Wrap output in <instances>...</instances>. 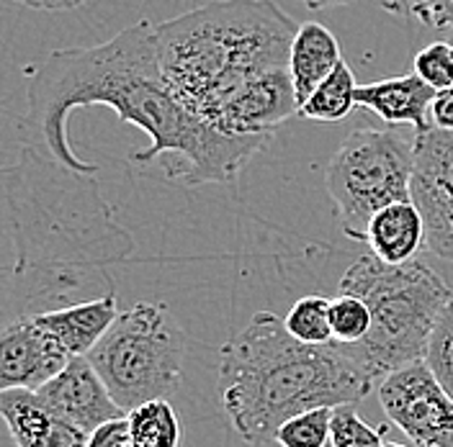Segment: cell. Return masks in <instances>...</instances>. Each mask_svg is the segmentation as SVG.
<instances>
[{
  "label": "cell",
  "instance_id": "8",
  "mask_svg": "<svg viewBox=\"0 0 453 447\" xmlns=\"http://www.w3.org/2000/svg\"><path fill=\"white\" fill-rule=\"evenodd\" d=\"M379 404L415 447H453V396L425 360L389 373L379 383Z\"/></svg>",
  "mask_w": 453,
  "mask_h": 447
},
{
  "label": "cell",
  "instance_id": "15",
  "mask_svg": "<svg viewBox=\"0 0 453 447\" xmlns=\"http://www.w3.org/2000/svg\"><path fill=\"white\" fill-rule=\"evenodd\" d=\"M340 62H342L340 44L330 28L314 21L299 27L291 44V55H288V75H291L299 109L311 93L335 72Z\"/></svg>",
  "mask_w": 453,
  "mask_h": 447
},
{
  "label": "cell",
  "instance_id": "20",
  "mask_svg": "<svg viewBox=\"0 0 453 447\" xmlns=\"http://www.w3.org/2000/svg\"><path fill=\"white\" fill-rule=\"evenodd\" d=\"M425 222V250L453 262V198L412 201Z\"/></svg>",
  "mask_w": 453,
  "mask_h": 447
},
{
  "label": "cell",
  "instance_id": "23",
  "mask_svg": "<svg viewBox=\"0 0 453 447\" xmlns=\"http://www.w3.org/2000/svg\"><path fill=\"white\" fill-rule=\"evenodd\" d=\"M330 324H333V342L358 345L366 339L371 330V311L361 299L340 293L338 299H333L330 307Z\"/></svg>",
  "mask_w": 453,
  "mask_h": 447
},
{
  "label": "cell",
  "instance_id": "35",
  "mask_svg": "<svg viewBox=\"0 0 453 447\" xmlns=\"http://www.w3.org/2000/svg\"><path fill=\"white\" fill-rule=\"evenodd\" d=\"M127 447H129V445H127Z\"/></svg>",
  "mask_w": 453,
  "mask_h": 447
},
{
  "label": "cell",
  "instance_id": "13",
  "mask_svg": "<svg viewBox=\"0 0 453 447\" xmlns=\"http://www.w3.org/2000/svg\"><path fill=\"white\" fill-rule=\"evenodd\" d=\"M438 90L425 85L415 72L387 78L379 83L358 85L356 90V103L366 109L373 116H379L384 124H412L418 134H425L433 129L430 109L435 101Z\"/></svg>",
  "mask_w": 453,
  "mask_h": 447
},
{
  "label": "cell",
  "instance_id": "22",
  "mask_svg": "<svg viewBox=\"0 0 453 447\" xmlns=\"http://www.w3.org/2000/svg\"><path fill=\"white\" fill-rule=\"evenodd\" d=\"M330 421H333V409H311L304 414H296L281 424L273 443H279L281 447H327Z\"/></svg>",
  "mask_w": 453,
  "mask_h": 447
},
{
  "label": "cell",
  "instance_id": "26",
  "mask_svg": "<svg viewBox=\"0 0 453 447\" xmlns=\"http://www.w3.org/2000/svg\"><path fill=\"white\" fill-rule=\"evenodd\" d=\"M387 13L412 19L427 28H446L453 24L451 0H376Z\"/></svg>",
  "mask_w": 453,
  "mask_h": 447
},
{
  "label": "cell",
  "instance_id": "1",
  "mask_svg": "<svg viewBox=\"0 0 453 447\" xmlns=\"http://www.w3.org/2000/svg\"><path fill=\"white\" fill-rule=\"evenodd\" d=\"M109 106L124 124L150 137L132 155L150 165L165 160L168 178L188 186L229 183L271 137H226L198 121L163 75L155 24L137 21L104 44L57 49L34 72L21 118L24 149L65 168L96 175L98 165L78 157L67 140V116L75 109Z\"/></svg>",
  "mask_w": 453,
  "mask_h": 447
},
{
  "label": "cell",
  "instance_id": "6",
  "mask_svg": "<svg viewBox=\"0 0 453 447\" xmlns=\"http://www.w3.org/2000/svg\"><path fill=\"white\" fill-rule=\"evenodd\" d=\"M188 337L163 304L140 301L121 311L88 360L124 414L180 389Z\"/></svg>",
  "mask_w": 453,
  "mask_h": 447
},
{
  "label": "cell",
  "instance_id": "18",
  "mask_svg": "<svg viewBox=\"0 0 453 447\" xmlns=\"http://www.w3.org/2000/svg\"><path fill=\"white\" fill-rule=\"evenodd\" d=\"M129 447H178L180 424L168 398L147 401L127 414Z\"/></svg>",
  "mask_w": 453,
  "mask_h": 447
},
{
  "label": "cell",
  "instance_id": "17",
  "mask_svg": "<svg viewBox=\"0 0 453 447\" xmlns=\"http://www.w3.org/2000/svg\"><path fill=\"white\" fill-rule=\"evenodd\" d=\"M356 90H358V85L353 78V70L342 59L335 67V72L302 103L299 116L310 118V121H340V118L350 116L353 109L358 106Z\"/></svg>",
  "mask_w": 453,
  "mask_h": 447
},
{
  "label": "cell",
  "instance_id": "19",
  "mask_svg": "<svg viewBox=\"0 0 453 447\" xmlns=\"http://www.w3.org/2000/svg\"><path fill=\"white\" fill-rule=\"evenodd\" d=\"M330 307L333 299L327 296H302L288 308L283 324L288 335L296 337L304 345H330L333 342V324H330Z\"/></svg>",
  "mask_w": 453,
  "mask_h": 447
},
{
  "label": "cell",
  "instance_id": "30",
  "mask_svg": "<svg viewBox=\"0 0 453 447\" xmlns=\"http://www.w3.org/2000/svg\"><path fill=\"white\" fill-rule=\"evenodd\" d=\"M310 11H327V8H335V5H348L353 0H302Z\"/></svg>",
  "mask_w": 453,
  "mask_h": 447
},
{
  "label": "cell",
  "instance_id": "12",
  "mask_svg": "<svg viewBox=\"0 0 453 447\" xmlns=\"http://www.w3.org/2000/svg\"><path fill=\"white\" fill-rule=\"evenodd\" d=\"M119 314L121 311H119V301H116V291H106L88 301L42 311V314H36V319L50 335L55 337L57 345L75 360V358L90 355V350L111 330Z\"/></svg>",
  "mask_w": 453,
  "mask_h": 447
},
{
  "label": "cell",
  "instance_id": "14",
  "mask_svg": "<svg viewBox=\"0 0 453 447\" xmlns=\"http://www.w3.org/2000/svg\"><path fill=\"white\" fill-rule=\"evenodd\" d=\"M366 245L376 260L384 265H407L425 250L423 214L412 201H399L368 222Z\"/></svg>",
  "mask_w": 453,
  "mask_h": 447
},
{
  "label": "cell",
  "instance_id": "32",
  "mask_svg": "<svg viewBox=\"0 0 453 447\" xmlns=\"http://www.w3.org/2000/svg\"><path fill=\"white\" fill-rule=\"evenodd\" d=\"M381 447H410V445H399V443H384ZM412 447H415V445H412Z\"/></svg>",
  "mask_w": 453,
  "mask_h": 447
},
{
  "label": "cell",
  "instance_id": "5",
  "mask_svg": "<svg viewBox=\"0 0 453 447\" xmlns=\"http://www.w3.org/2000/svg\"><path fill=\"white\" fill-rule=\"evenodd\" d=\"M340 293L361 299L371 311L366 339L345 345L371 381L423 360L441 311L453 301V291L430 265H384L373 254L358 257L342 273Z\"/></svg>",
  "mask_w": 453,
  "mask_h": 447
},
{
  "label": "cell",
  "instance_id": "3",
  "mask_svg": "<svg viewBox=\"0 0 453 447\" xmlns=\"http://www.w3.org/2000/svg\"><path fill=\"white\" fill-rule=\"evenodd\" d=\"M296 24L273 0H214L155 24L178 101L226 137H273L299 113L288 75Z\"/></svg>",
  "mask_w": 453,
  "mask_h": 447
},
{
  "label": "cell",
  "instance_id": "11",
  "mask_svg": "<svg viewBox=\"0 0 453 447\" xmlns=\"http://www.w3.org/2000/svg\"><path fill=\"white\" fill-rule=\"evenodd\" d=\"M0 420L16 447H85L88 432L57 417L36 391L0 393Z\"/></svg>",
  "mask_w": 453,
  "mask_h": 447
},
{
  "label": "cell",
  "instance_id": "7",
  "mask_svg": "<svg viewBox=\"0 0 453 447\" xmlns=\"http://www.w3.org/2000/svg\"><path fill=\"white\" fill-rule=\"evenodd\" d=\"M415 141L392 129H358L340 144L327 165V193L345 237L366 242L368 222L381 208L410 201Z\"/></svg>",
  "mask_w": 453,
  "mask_h": 447
},
{
  "label": "cell",
  "instance_id": "34",
  "mask_svg": "<svg viewBox=\"0 0 453 447\" xmlns=\"http://www.w3.org/2000/svg\"><path fill=\"white\" fill-rule=\"evenodd\" d=\"M451 5H453V0H451Z\"/></svg>",
  "mask_w": 453,
  "mask_h": 447
},
{
  "label": "cell",
  "instance_id": "24",
  "mask_svg": "<svg viewBox=\"0 0 453 447\" xmlns=\"http://www.w3.org/2000/svg\"><path fill=\"white\" fill-rule=\"evenodd\" d=\"M330 445L335 447H381V432L373 429L356 406H338L333 409L330 421Z\"/></svg>",
  "mask_w": 453,
  "mask_h": 447
},
{
  "label": "cell",
  "instance_id": "28",
  "mask_svg": "<svg viewBox=\"0 0 453 447\" xmlns=\"http://www.w3.org/2000/svg\"><path fill=\"white\" fill-rule=\"evenodd\" d=\"M430 121H433V129L453 132V87L441 90L435 95L433 109H430Z\"/></svg>",
  "mask_w": 453,
  "mask_h": 447
},
{
  "label": "cell",
  "instance_id": "16",
  "mask_svg": "<svg viewBox=\"0 0 453 447\" xmlns=\"http://www.w3.org/2000/svg\"><path fill=\"white\" fill-rule=\"evenodd\" d=\"M425 198H453V132L430 129L415 137L410 201Z\"/></svg>",
  "mask_w": 453,
  "mask_h": 447
},
{
  "label": "cell",
  "instance_id": "2",
  "mask_svg": "<svg viewBox=\"0 0 453 447\" xmlns=\"http://www.w3.org/2000/svg\"><path fill=\"white\" fill-rule=\"evenodd\" d=\"M132 252L134 237L113 219L96 175L31 149L0 168V330L78 304L88 288H113L109 265Z\"/></svg>",
  "mask_w": 453,
  "mask_h": 447
},
{
  "label": "cell",
  "instance_id": "4",
  "mask_svg": "<svg viewBox=\"0 0 453 447\" xmlns=\"http://www.w3.org/2000/svg\"><path fill=\"white\" fill-rule=\"evenodd\" d=\"M371 391L373 381L345 345H304L273 311L253 314L219 350L222 406L248 445L273 443L296 414L356 406Z\"/></svg>",
  "mask_w": 453,
  "mask_h": 447
},
{
  "label": "cell",
  "instance_id": "31",
  "mask_svg": "<svg viewBox=\"0 0 453 447\" xmlns=\"http://www.w3.org/2000/svg\"><path fill=\"white\" fill-rule=\"evenodd\" d=\"M438 36H441V42H446V44H451L453 47V24H449L446 28H441Z\"/></svg>",
  "mask_w": 453,
  "mask_h": 447
},
{
  "label": "cell",
  "instance_id": "29",
  "mask_svg": "<svg viewBox=\"0 0 453 447\" xmlns=\"http://www.w3.org/2000/svg\"><path fill=\"white\" fill-rule=\"evenodd\" d=\"M19 5H27L34 11H73V8H81L88 0H13Z\"/></svg>",
  "mask_w": 453,
  "mask_h": 447
},
{
  "label": "cell",
  "instance_id": "10",
  "mask_svg": "<svg viewBox=\"0 0 453 447\" xmlns=\"http://www.w3.org/2000/svg\"><path fill=\"white\" fill-rule=\"evenodd\" d=\"M36 396L57 417L81 427L88 435L109 421L127 417L88 358L70 360L52 381H47L36 391Z\"/></svg>",
  "mask_w": 453,
  "mask_h": 447
},
{
  "label": "cell",
  "instance_id": "27",
  "mask_svg": "<svg viewBox=\"0 0 453 447\" xmlns=\"http://www.w3.org/2000/svg\"><path fill=\"white\" fill-rule=\"evenodd\" d=\"M129 445V424L124 420H113L104 427H98L96 432L88 435V445L85 447H127Z\"/></svg>",
  "mask_w": 453,
  "mask_h": 447
},
{
  "label": "cell",
  "instance_id": "9",
  "mask_svg": "<svg viewBox=\"0 0 453 447\" xmlns=\"http://www.w3.org/2000/svg\"><path fill=\"white\" fill-rule=\"evenodd\" d=\"M73 358L31 314L0 330V393L39 391Z\"/></svg>",
  "mask_w": 453,
  "mask_h": 447
},
{
  "label": "cell",
  "instance_id": "25",
  "mask_svg": "<svg viewBox=\"0 0 453 447\" xmlns=\"http://www.w3.org/2000/svg\"><path fill=\"white\" fill-rule=\"evenodd\" d=\"M412 72L433 90L453 87V47L446 42H433L423 47L412 59Z\"/></svg>",
  "mask_w": 453,
  "mask_h": 447
},
{
  "label": "cell",
  "instance_id": "33",
  "mask_svg": "<svg viewBox=\"0 0 453 447\" xmlns=\"http://www.w3.org/2000/svg\"><path fill=\"white\" fill-rule=\"evenodd\" d=\"M327 447H335V445H327Z\"/></svg>",
  "mask_w": 453,
  "mask_h": 447
},
{
  "label": "cell",
  "instance_id": "21",
  "mask_svg": "<svg viewBox=\"0 0 453 447\" xmlns=\"http://www.w3.org/2000/svg\"><path fill=\"white\" fill-rule=\"evenodd\" d=\"M423 360L438 378V383L453 396V301L441 311L433 335L427 339Z\"/></svg>",
  "mask_w": 453,
  "mask_h": 447
}]
</instances>
